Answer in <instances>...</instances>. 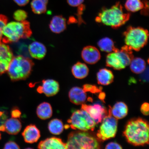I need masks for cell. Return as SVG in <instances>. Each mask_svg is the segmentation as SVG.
I'll return each instance as SVG.
<instances>
[{
    "mask_svg": "<svg viewBox=\"0 0 149 149\" xmlns=\"http://www.w3.org/2000/svg\"><path fill=\"white\" fill-rule=\"evenodd\" d=\"M149 125L146 120L139 118L127 122L123 132L128 142L135 146L149 143Z\"/></svg>",
    "mask_w": 149,
    "mask_h": 149,
    "instance_id": "6da1fadb",
    "label": "cell"
},
{
    "mask_svg": "<svg viewBox=\"0 0 149 149\" xmlns=\"http://www.w3.org/2000/svg\"><path fill=\"white\" fill-rule=\"evenodd\" d=\"M130 17V14L124 13L122 5L118 2L110 8H102L96 20L98 23L116 29L125 24Z\"/></svg>",
    "mask_w": 149,
    "mask_h": 149,
    "instance_id": "7a4b0ae2",
    "label": "cell"
},
{
    "mask_svg": "<svg viewBox=\"0 0 149 149\" xmlns=\"http://www.w3.org/2000/svg\"><path fill=\"white\" fill-rule=\"evenodd\" d=\"M2 40L6 44L17 42L20 39H27L32 34L30 24L26 20L7 23L3 29Z\"/></svg>",
    "mask_w": 149,
    "mask_h": 149,
    "instance_id": "3957f363",
    "label": "cell"
},
{
    "mask_svg": "<svg viewBox=\"0 0 149 149\" xmlns=\"http://www.w3.org/2000/svg\"><path fill=\"white\" fill-rule=\"evenodd\" d=\"M34 65L31 59L22 55L14 57L7 72L12 81L26 79L30 75Z\"/></svg>",
    "mask_w": 149,
    "mask_h": 149,
    "instance_id": "277c9868",
    "label": "cell"
},
{
    "mask_svg": "<svg viewBox=\"0 0 149 149\" xmlns=\"http://www.w3.org/2000/svg\"><path fill=\"white\" fill-rule=\"evenodd\" d=\"M67 149H95L100 148L99 140L87 132H71L66 143Z\"/></svg>",
    "mask_w": 149,
    "mask_h": 149,
    "instance_id": "5b68a950",
    "label": "cell"
},
{
    "mask_svg": "<svg viewBox=\"0 0 149 149\" xmlns=\"http://www.w3.org/2000/svg\"><path fill=\"white\" fill-rule=\"evenodd\" d=\"M124 35L126 45L136 51H140L148 42V32L144 28L130 26Z\"/></svg>",
    "mask_w": 149,
    "mask_h": 149,
    "instance_id": "8992f818",
    "label": "cell"
},
{
    "mask_svg": "<svg viewBox=\"0 0 149 149\" xmlns=\"http://www.w3.org/2000/svg\"><path fill=\"white\" fill-rule=\"evenodd\" d=\"M133 50L127 46H124L120 49L117 48L114 51L109 54L106 58V64L116 70L123 69L129 65L133 58Z\"/></svg>",
    "mask_w": 149,
    "mask_h": 149,
    "instance_id": "52a82bcc",
    "label": "cell"
},
{
    "mask_svg": "<svg viewBox=\"0 0 149 149\" xmlns=\"http://www.w3.org/2000/svg\"><path fill=\"white\" fill-rule=\"evenodd\" d=\"M68 122L72 129L86 132L94 130L96 124L88 113L81 109L74 111Z\"/></svg>",
    "mask_w": 149,
    "mask_h": 149,
    "instance_id": "ba28073f",
    "label": "cell"
},
{
    "mask_svg": "<svg viewBox=\"0 0 149 149\" xmlns=\"http://www.w3.org/2000/svg\"><path fill=\"white\" fill-rule=\"evenodd\" d=\"M98 130L97 136L99 140L105 141L115 137L117 130V119L111 115L109 111L108 114L104 117Z\"/></svg>",
    "mask_w": 149,
    "mask_h": 149,
    "instance_id": "9c48e42d",
    "label": "cell"
},
{
    "mask_svg": "<svg viewBox=\"0 0 149 149\" xmlns=\"http://www.w3.org/2000/svg\"><path fill=\"white\" fill-rule=\"evenodd\" d=\"M81 109L86 111L90 116L94 119L96 124L101 123L104 117L108 114L105 108L100 104L96 103L93 105L82 104Z\"/></svg>",
    "mask_w": 149,
    "mask_h": 149,
    "instance_id": "30bf717a",
    "label": "cell"
},
{
    "mask_svg": "<svg viewBox=\"0 0 149 149\" xmlns=\"http://www.w3.org/2000/svg\"><path fill=\"white\" fill-rule=\"evenodd\" d=\"M13 57L10 47L4 42L0 43V75L7 72Z\"/></svg>",
    "mask_w": 149,
    "mask_h": 149,
    "instance_id": "8fae6325",
    "label": "cell"
},
{
    "mask_svg": "<svg viewBox=\"0 0 149 149\" xmlns=\"http://www.w3.org/2000/svg\"><path fill=\"white\" fill-rule=\"evenodd\" d=\"M59 90V83L52 79L44 80L41 85L37 88V91L40 94H44L47 97L55 95Z\"/></svg>",
    "mask_w": 149,
    "mask_h": 149,
    "instance_id": "7c38bea8",
    "label": "cell"
},
{
    "mask_svg": "<svg viewBox=\"0 0 149 149\" xmlns=\"http://www.w3.org/2000/svg\"><path fill=\"white\" fill-rule=\"evenodd\" d=\"M82 58L86 63L94 64L100 60L101 55L99 51L94 46H88L84 48L82 51Z\"/></svg>",
    "mask_w": 149,
    "mask_h": 149,
    "instance_id": "4fadbf2b",
    "label": "cell"
},
{
    "mask_svg": "<svg viewBox=\"0 0 149 149\" xmlns=\"http://www.w3.org/2000/svg\"><path fill=\"white\" fill-rule=\"evenodd\" d=\"M22 135L25 142L29 144L37 142L40 137V130L36 126L33 124L26 127Z\"/></svg>",
    "mask_w": 149,
    "mask_h": 149,
    "instance_id": "5bb4252c",
    "label": "cell"
},
{
    "mask_svg": "<svg viewBox=\"0 0 149 149\" xmlns=\"http://www.w3.org/2000/svg\"><path fill=\"white\" fill-rule=\"evenodd\" d=\"M38 148L41 149H67L66 143L61 139L56 137L49 138L41 141Z\"/></svg>",
    "mask_w": 149,
    "mask_h": 149,
    "instance_id": "9a60e30c",
    "label": "cell"
},
{
    "mask_svg": "<svg viewBox=\"0 0 149 149\" xmlns=\"http://www.w3.org/2000/svg\"><path fill=\"white\" fill-rule=\"evenodd\" d=\"M70 101L76 105L83 104L87 100V95L83 89L74 87L70 89L69 92Z\"/></svg>",
    "mask_w": 149,
    "mask_h": 149,
    "instance_id": "2e32d148",
    "label": "cell"
},
{
    "mask_svg": "<svg viewBox=\"0 0 149 149\" xmlns=\"http://www.w3.org/2000/svg\"><path fill=\"white\" fill-rule=\"evenodd\" d=\"M29 51L31 57L38 60L43 58L47 53L45 46L38 42L31 43L29 47Z\"/></svg>",
    "mask_w": 149,
    "mask_h": 149,
    "instance_id": "e0dca14e",
    "label": "cell"
},
{
    "mask_svg": "<svg viewBox=\"0 0 149 149\" xmlns=\"http://www.w3.org/2000/svg\"><path fill=\"white\" fill-rule=\"evenodd\" d=\"M49 26L54 33H59L62 32L66 29V19L61 15L54 16L50 22Z\"/></svg>",
    "mask_w": 149,
    "mask_h": 149,
    "instance_id": "ac0fdd59",
    "label": "cell"
},
{
    "mask_svg": "<svg viewBox=\"0 0 149 149\" xmlns=\"http://www.w3.org/2000/svg\"><path fill=\"white\" fill-rule=\"evenodd\" d=\"M5 131L9 134L16 135L21 130L22 125L17 118L12 117L7 119L4 124Z\"/></svg>",
    "mask_w": 149,
    "mask_h": 149,
    "instance_id": "d6986e66",
    "label": "cell"
},
{
    "mask_svg": "<svg viewBox=\"0 0 149 149\" xmlns=\"http://www.w3.org/2000/svg\"><path fill=\"white\" fill-rule=\"evenodd\" d=\"M109 110L112 116L117 119L124 118L127 114L128 109L126 104L123 102H117Z\"/></svg>",
    "mask_w": 149,
    "mask_h": 149,
    "instance_id": "ffe728a7",
    "label": "cell"
},
{
    "mask_svg": "<svg viewBox=\"0 0 149 149\" xmlns=\"http://www.w3.org/2000/svg\"><path fill=\"white\" fill-rule=\"evenodd\" d=\"M98 83L102 85H107L112 83L114 76L111 70L106 68L102 69L97 74Z\"/></svg>",
    "mask_w": 149,
    "mask_h": 149,
    "instance_id": "44dd1931",
    "label": "cell"
},
{
    "mask_svg": "<svg viewBox=\"0 0 149 149\" xmlns=\"http://www.w3.org/2000/svg\"><path fill=\"white\" fill-rule=\"evenodd\" d=\"M36 114L39 118L42 120L51 118L53 115V109L51 104L46 102L40 104L37 107Z\"/></svg>",
    "mask_w": 149,
    "mask_h": 149,
    "instance_id": "7402d4cb",
    "label": "cell"
},
{
    "mask_svg": "<svg viewBox=\"0 0 149 149\" xmlns=\"http://www.w3.org/2000/svg\"><path fill=\"white\" fill-rule=\"evenodd\" d=\"M72 74L76 79H81L86 77L89 73V69L84 63L78 62L72 67Z\"/></svg>",
    "mask_w": 149,
    "mask_h": 149,
    "instance_id": "603a6c76",
    "label": "cell"
},
{
    "mask_svg": "<svg viewBox=\"0 0 149 149\" xmlns=\"http://www.w3.org/2000/svg\"><path fill=\"white\" fill-rule=\"evenodd\" d=\"M132 71L136 74H141L146 70V63L141 58H133L130 64Z\"/></svg>",
    "mask_w": 149,
    "mask_h": 149,
    "instance_id": "cb8c5ba5",
    "label": "cell"
},
{
    "mask_svg": "<svg viewBox=\"0 0 149 149\" xmlns=\"http://www.w3.org/2000/svg\"><path fill=\"white\" fill-rule=\"evenodd\" d=\"M48 128L51 134L58 135L62 133L64 127L62 121L58 119L55 118L50 121Z\"/></svg>",
    "mask_w": 149,
    "mask_h": 149,
    "instance_id": "d4e9b609",
    "label": "cell"
},
{
    "mask_svg": "<svg viewBox=\"0 0 149 149\" xmlns=\"http://www.w3.org/2000/svg\"><path fill=\"white\" fill-rule=\"evenodd\" d=\"M48 0H32L31 5L33 13L37 14L45 13L47 10Z\"/></svg>",
    "mask_w": 149,
    "mask_h": 149,
    "instance_id": "484cf974",
    "label": "cell"
},
{
    "mask_svg": "<svg viewBox=\"0 0 149 149\" xmlns=\"http://www.w3.org/2000/svg\"><path fill=\"white\" fill-rule=\"evenodd\" d=\"M97 44L100 50L106 53H111L117 49L115 47L113 40L108 37H105L101 39L99 41Z\"/></svg>",
    "mask_w": 149,
    "mask_h": 149,
    "instance_id": "4316f807",
    "label": "cell"
},
{
    "mask_svg": "<svg viewBox=\"0 0 149 149\" xmlns=\"http://www.w3.org/2000/svg\"><path fill=\"white\" fill-rule=\"evenodd\" d=\"M146 2H144L141 0H126L125 7L129 12H137L144 8Z\"/></svg>",
    "mask_w": 149,
    "mask_h": 149,
    "instance_id": "83f0119b",
    "label": "cell"
},
{
    "mask_svg": "<svg viewBox=\"0 0 149 149\" xmlns=\"http://www.w3.org/2000/svg\"><path fill=\"white\" fill-rule=\"evenodd\" d=\"M28 17L27 13L22 9H18L14 13L13 17L16 21L21 22L25 20Z\"/></svg>",
    "mask_w": 149,
    "mask_h": 149,
    "instance_id": "f1b7e54d",
    "label": "cell"
},
{
    "mask_svg": "<svg viewBox=\"0 0 149 149\" xmlns=\"http://www.w3.org/2000/svg\"><path fill=\"white\" fill-rule=\"evenodd\" d=\"M8 19L6 16L3 15H0V43L2 39V32L3 28L8 22Z\"/></svg>",
    "mask_w": 149,
    "mask_h": 149,
    "instance_id": "f546056e",
    "label": "cell"
},
{
    "mask_svg": "<svg viewBox=\"0 0 149 149\" xmlns=\"http://www.w3.org/2000/svg\"><path fill=\"white\" fill-rule=\"evenodd\" d=\"M83 89L85 92H90L93 93L99 92L100 89L95 86L90 85H85L83 86Z\"/></svg>",
    "mask_w": 149,
    "mask_h": 149,
    "instance_id": "4dcf8cb0",
    "label": "cell"
},
{
    "mask_svg": "<svg viewBox=\"0 0 149 149\" xmlns=\"http://www.w3.org/2000/svg\"><path fill=\"white\" fill-rule=\"evenodd\" d=\"M20 147L16 143L13 141H9L5 144L4 149H19Z\"/></svg>",
    "mask_w": 149,
    "mask_h": 149,
    "instance_id": "1f68e13d",
    "label": "cell"
},
{
    "mask_svg": "<svg viewBox=\"0 0 149 149\" xmlns=\"http://www.w3.org/2000/svg\"><path fill=\"white\" fill-rule=\"evenodd\" d=\"M84 0H66L69 5L72 7H77L82 4Z\"/></svg>",
    "mask_w": 149,
    "mask_h": 149,
    "instance_id": "d6a6232c",
    "label": "cell"
},
{
    "mask_svg": "<svg viewBox=\"0 0 149 149\" xmlns=\"http://www.w3.org/2000/svg\"><path fill=\"white\" fill-rule=\"evenodd\" d=\"M106 149H122L120 145L116 142H111L109 143L106 146Z\"/></svg>",
    "mask_w": 149,
    "mask_h": 149,
    "instance_id": "836d02e7",
    "label": "cell"
},
{
    "mask_svg": "<svg viewBox=\"0 0 149 149\" xmlns=\"http://www.w3.org/2000/svg\"><path fill=\"white\" fill-rule=\"evenodd\" d=\"M11 116L12 117L15 118H19L21 112H20L19 110L17 108H14L11 111Z\"/></svg>",
    "mask_w": 149,
    "mask_h": 149,
    "instance_id": "e575fe53",
    "label": "cell"
},
{
    "mask_svg": "<svg viewBox=\"0 0 149 149\" xmlns=\"http://www.w3.org/2000/svg\"><path fill=\"white\" fill-rule=\"evenodd\" d=\"M141 111L145 115H148L149 114V104L145 102L143 104L141 107Z\"/></svg>",
    "mask_w": 149,
    "mask_h": 149,
    "instance_id": "d590c367",
    "label": "cell"
},
{
    "mask_svg": "<svg viewBox=\"0 0 149 149\" xmlns=\"http://www.w3.org/2000/svg\"><path fill=\"white\" fill-rule=\"evenodd\" d=\"M15 3L20 6H24L29 3L30 0H13Z\"/></svg>",
    "mask_w": 149,
    "mask_h": 149,
    "instance_id": "8d00e7d4",
    "label": "cell"
},
{
    "mask_svg": "<svg viewBox=\"0 0 149 149\" xmlns=\"http://www.w3.org/2000/svg\"><path fill=\"white\" fill-rule=\"evenodd\" d=\"M0 131H5V128L4 124H2L0 126Z\"/></svg>",
    "mask_w": 149,
    "mask_h": 149,
    "instance_id": "74e56055",
    "label": "cell"
},
{
    "mask_svg": "<svg viewBox=\"0 0 149 149\" xmlns=\"http://www.w3.org/2000/svg\"><path fill=\"white\" fill-rule=\"evenodd\" d=\"M1 139V133H0V140Z\"/></svg>",
    "mask_w": 149,
    "mask_h": 149,
    "instance_id": "f35d334b",
    "label": "cell"
}]
</instances>
